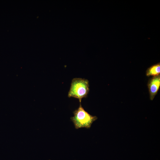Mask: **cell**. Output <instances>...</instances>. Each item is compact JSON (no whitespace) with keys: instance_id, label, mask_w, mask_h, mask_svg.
I'll return each instance as SVG.
<instances>
[{"instance_id":"obj_1","label":"cell","mask_w":160,"mask_h":160,"mask_svg":"<svg viewBox=\"0 0 160 160\" xmlns=\"http://www.w3.org/2000/svg\"><path fill=\"white\" fill-rule=\"evenodd\" d=\"M89 90V81L87 79L74 78L72 80L68 97L78 99L81 103L82 99L87 97Z\"/></svg>"},{"instance_id":"obj_2","label":"cell","mask_w":160,"mask_h":160,"mask_svg":"<svg viewBox=\"0 0 160 160\" xmlns=\"http://www.w3.org/2000/svg\"><path fill=\"white\" fill-rule=\"evenodd\" d=\"M73 113L74 116L71 117V119L76 129L83 127L89 128L92 123L97 119L96 116H93L86 111L82 106L81 103Z\"/></svg>"},{"instance_id":"obj_3","label":"cell","mask_w":160,"mask_h":160,"mask_svg":"<svg viewBox=\"0 0 160 160\" xmlns=\"http://www.w3.org/2000/svg\"><path fill=\"white\" fill-rule=\"evenodd\" d=\"M150 99L152 100L157 95L160 87V75L153 76L148 82Z\"/></svg>"},{"instance_id":"obj_4","label":"cell","mask_w":160,"mask_h":160,"mask_svg":"<svg viewBox=\"0 0 160 160\" xmlns=\"http://www.w3.org/2000/svg\"><path fill=\"white\" fill-rule=\"evenodd\" d=\"M160 63L153 65L148 68L146 71V75L148 77L156 76L160 75Z\"/></svg>"}]
</instances>
